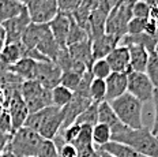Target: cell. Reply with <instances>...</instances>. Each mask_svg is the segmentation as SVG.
Listing matches in <instances>:
<instances>
[{"label":"cell","mask_w":158,"mask_h":157,"mask_svg":"<svg viewBox=\"0 0 158 157\" xmlns=\"http://www.w3.org/2000/svg\"><path fill=\"white\" fill-rule=\"evenodd\" d=\"M112 141L130 146L146 157H158V138L151 133L149 127L143 126L142 129L126 127L123 131L112 134Z\"/></svg>","instance_id":"obj_1"},{"label":"cell","mask_w":158,"mask_h":157,"mask_svg":"<svg viewBox=\"0 0 158 157\" xmlns=\"http://www.w3.org/2000/svg\"><path fill=\"white\" fill-rule=\"evenodd\" d=\"M110 107L117 115L118 120L126 124L130 129H142V112H143V103L138 99L131 96L130 93L123 94L118 99L110 101Z\"/></svg>","instance_id":"obj_2"},{"label":"cell","mask_w":158,"mask_h":157,"mask_svg":"<svg viewBox=\"0 0 158 157\" xmlns=\"http://www.w3.org/2000/svg\"><path fill=\"white\" fill-rule=\"evenodd\" d=\"M42 142L44 138L37 131L23 126L12 133L7 149L15 157H37Z\"/></svg>","instance_id":"obj_3"},{"label":"cell","mask_w":158,"mask_h":157,"mask_svg":"<svg viewBox=\"0 0 158 157\" xmlns=\"http://www.w3.org/2000/svg\"><path fill=\"white\" fill-rule=\"evenodd\" d=\"M132 18V3L131 2L121 6H114L106 18L105 33L123 38L127 34L128 23Z\"/></svg>","instance_id":"obj_4"},{"label":"cell","mask_w":158,"mask_h":157,"mask_svg":"<svg viewBox=\"0 0 158 157\" xmlns=\"http://www.w3.org/2000/svg\"><path fill=\"white\" fill-rule=\"evenodd\" d=\"M154 85L151 83L150 78L147 77L146 73H132L128 74V87L127 91L134 96L135 99H138L140 103H147V101L153 100V94H154Z\"/></svg>","instance_id":"obj_5"},{"label":"cell","mask_w":158,"mask_h":157,"mask_svg":"<svg viewBox=\"0 0 158 157\" xmlns=\"http://www.w3.org/2000/svg\"><path fill=\"white\" fill-rule=\"evenodd\" d=\"M26 8L33 23L40 25H48L59 12L57 0H34Z\"/></svg>","instance_id":"obj_6"},{"label":"cell","mask_w":158,"mask_h":157,"mask_svg":"<svg viewBox=\"0 0 158 157\" xmlns=\"http://www.w3.org/2000/svg\"><path fill=\"white\" fill-rule=\"evenodd\" d=\"M63 71L53 62H37L34 79L48 90L55 89L60 85V78Z\"/></svg>","instance_id":"obj_7"},{"label":"cell","mask_w":158,"mask_h":157,"mask_svg":"<svg viewBox=\"0 0 158 157\" xmlns=\"http://www.w3.org/2000/svg\"><path fill=\"white\" fill-rule=\"evenodd\" d=\"M30 23H31V19L29 17L27 8L16 18H12L10 21L4 22L2 25V28L4 29V33H6V44L21 42L22 36H23L25 30L27 29V26Z\"/></svg>","instance_id":"obj_8"},{"label":"cell","mask_w":158,"mask_h":157,"mask_svg":"<svg viewBox=\"0 0 158 157\" xmlns=\"http://www.w3.org/2000/svg\"><path fill=\"white\" fill-rule=\"evenodd\" d=\"M91 104H93V101H91L90 99H87V97H82V96H79V94L74 93V97H72V100L70 101V104H67L64 108H61L63 112H64L63 129L71 126V124H74L75 122H77L78 117L81 116L82 113L91 105Z\"/></svg>","instance_id":"obj_9"},{"label":"cell","mask_w":158,"mask_h":157,"mask_svg":"<svg viewBox=\"0 0 158 157\" xmlns=\"http://www.w3.org/2000/svg\"><path fill=\"white\" fill-rule=\"evenodd\" d=\"M121 42V37L113 34H102L100 37L94 38L91 41V52H93L94 60L100 59H106V56L110 53L116 47H118Z\"/></svg>","instance_id":"obj_10"},{"label":"cell","mask_w":158,"mask_h":157,"mask_svg":"<svg viewBox=\"0 0 158 157\" xmlns=\"http://www.w3.org/2000/svg\"><path fill=\"white\" fill-rule=\"evenodd\" d=\"M106 62L109 63L112 73H123L130 74L132 73L130 63V51L126 45H118L106 56Z\"/></svg>","instance_id":"obj_11"},{"label":"cell","mask_w":158,"mask_h":157,"mask_svg":"<svg viewBox=\"0 0 158 157\" xmlns=\"http://www.w3.org/2000/svg\"><path fill=\"white\" fill-rule=\"evenodd\" d=\"M70 15L71 14L59 11L57 15L48 23L53 38L61 48L67 47V37L68 32H70Z\"/></svg>","instance_id":"obj_12"},{"label":"cell","mask_w":158,"mask_h":157,"mask_svg":"<svg viewBox=\"0 0 158 157\" xmlns=\"http://www.w3.org/2000/svg\"><path fill=\"white\" fill-rule=\"evenodd\" d=\"M106 82V103L118 99L120 96L127 93L128 87V74L123 73H112L105 79Z\"/></svg>","instance_id":"obj_13"},{"label":"cell","mask_w":158,"mask_h":157,"mask_svg":"<svg viewBox=\"0 0 158 157\" xmlns=\"http://www.w3.org/2000/svg\"><path fill=\"white\" fill-rule=\"evenodd\" d=\"M75 148L78 150L79 157H90L95 153L94 149V142H93V127L87 126V124H82L81 134L77 138L74 143Z\"/></svg>","instance_id":"obj_14"},{"label":"cell","mask_w":158,"mask_h":157,"mask_svg":"<svg viewBox=\"0 0 158 157\" xmlns=\"http://www.w3.org/2000/svg\"><path fill=\"white\" fill-rule=\"evenodd\" d=\"M98 123H102V124H106V126L110 127L112 130V134H116V133H120L126 129V124H123L118 120L117 115L114 113V111L112 109L110 104L104 101L98 105Z\"/></svg>","instance_id":"obj_15"},{"label":"cell","mask_w":158,"mask_h":157,"mask_svg":"<svg viewBox=\"0 0 158 157\" xmlns=\"http://www.w3.org/2000/svg\"><path fill=\"white\" fill-rule=\"evenodd\" d=\"M49 32V25H40V23H31L27 26L25 30L23 36H22L21 42L25 45L27 49H35L40 41L42 40L45 34Z\"/></svg>","instance_id":"obj_16"},{"label":"cell","mask_w":158,"mask_h":157,"mask_svg":"<svg viewBox=\"0 0 158 157\" xmlns=\"http://www.w3.org/2000/svg\"><path fill=\"white\" fill-rule=\"evenodd\" d=\"M126 47H128V51H130L131 70L136 71V73H146L150 52L142 45H136V44L126 45Z\"/></svg>","instance_id":"obj_17"},{"label":"cell","mask_w":158,"mask_h":157,"mask_svg":"<svg viewBox=\"0 0 158 157\" xmlns=\"http://www.w3.org/2000/svg\"><path fill=\"white\" fill-rule=\"evenodd\" d=\"M63 123H64V112H63V109H59L57 112L53 113V115L45 122V124L41 127L38 134L44 139L53 141L56 137L59 135L60 130L63 129Z\"/></svg>","instance_id":"obj_18"},{"label":"cell","mask_w":158,"mask_h":157,"mask_svg":"<svg viewBox=\"0 0 158 157\" xmlns=\"http://www.w3.org/2000/svg\"><path fill=\"white\" fill-rule=\"evenodd\" d=\"M68 52H70V55L74 60L83 63L87 67V70L91 68V66L94 63L93 52H91V40L71 45V47H68Z\"/></svg>","instance_id":"obj_19"},{"label":"cell","mask_w":158,"mask_h":157,"mask_svg":"<svg viewBox=\"0 0 158 157\" xmlns=\"http://www.w3.org/2000/svg\"><path fill=\"white\" fill-rule=\"evenodd\" d=\"M35 67H37V62L33 60L30 57H23L15 64L10 66V73L19 78L22 81H31L34 79L35 75Z\"/></svg>","instance_id":"obj_20"},{"label":"cell","mask_w":158,"mask_h":157,"mask_svg":"<svg viewBox=\"0 0 158 157\" xmlns=\"http://www.w3.org/2000/svg\"><path fill=\"white\" fill-rule=\"evenodd\" d=\"M26 10V7L18 0H0V25L16 18Z\"/></svg>","instance_id":"obj_21"},{"label":"cell","mask_w":158,"mask_h":157,"mask_svg":"<svg viewBox=\"0 0 158 157\" xmlns=\"http://www.w3.org/2000/svg\"><path fill=\"white\" fill-rule=\"evenodd\" d=\"M57 111H59V108H56V107H48L41 111H37V112H34V113H30V115L27 116V119H26L25 127L31 129L38 133L40 130H41V127L45 124V122H47L53 113L57 112Z\"/></svg>","instance_id":"obj_22"},{"label":"cell","mask_w":158,"mask_h":157,"mask_svg":"<svg viewBox=\"0 0 158 157\" xmlns=\"http://www.w3.org/2000/svg\"><path fill=\"white\" fill-rule=\"evenodd\" d=\"M26 48L22 42H15V44H6L4 49H3L0 59L4 62L7 66H12L16 62L25 57Z\"/></svg>","instance_id":"obj_23"},{"label":"cell","mask_w":158,"mask_h":157,"mask_svg":"<svg viewBox=\"0 0 158 157\" xmlns=\"http://www.w3.org/2000/svg\"><path fill=\"white\" fill-rule=\"evenodd\" d=\"M98 149L104 150V152H106L108 155H110L113 157H146V156L140 155V153H138L132 148H130V146L114 142V141H110L109 143H106L102 148H98Z\"/></svg>","instance_id":"obj_24"},{"label":"cell","mask_w":158,"mask_h":157,"mask_svg":"<svg viewBox=\"0 0 158 157\" xmlns=\"http://www.w3.org/2000/svg\"><path fill=\"white\" fill-rule=\"evenodd\" d=\"M87 40H90V36L86 32V29L82 28L71 14L70 15V32H68V37H67V47H71L74 44L83 42Z\"/></svg>","instance_id":"obj_25"},{"label":"cell","mask_w":158,"mask_h":157,"mask_svg":"<svg viewBox=\"0 0 158 157\" xmlns=\"http://www.w3.org/2000/svg\"><path fill=\"white\" fill-rule=\"evenodd\" d=\"M51 93H52V103H53V107L59 108V109H61V108H64L67 104H70V101L72 100V97H74V91L67 89V87H64V86H61V85H59L55 89H52Z\"/></svg>","instance_id":"obj_26"},{"label":"cell","mask_w":158,"mask_h":157,"mask_svg":"<svg viewBox=\"0 0 158 157\" xmlns=\"http://www.w3.org/2000/svg\"><path fill=\"white\" fill-rule=\"evenodd\" d=\"M112 141V130L109 126L102 123H98L93 127V142L98 148H102L104 145Z\"/></svg>","instance_id":"obj_27"},{"label":"cell","mask_w":158,"mask_h":157,"mask_svg":"<svg viewBox=\"0 0 158 157\" xmlns=\"http://www.w3.org/2000/svg\"><path fill=\"white\" fill-rule=\"evenodd\" d=\"M90 99L93 103L101 104L106 99V82L105 79L94 78L90 85Z\"/></svg>","instance_id":"obj_28"},{"label":"cell","mask_w":158,"mask_h":157,"mask_svg":"<svg viewBox=\"0 0 158 157\" xmlns=\"http://www.w3.org/2000/svg\"><path fill=\"white\" fill-rule=\"evenodd\" d=\"M44 89L45 87H42L35 79H31V81H23V82L21 83L19 91H21L22 99H23L26 103V101H29L30 99H33V97H35L38 93H41Z\"/></svg>","instance_id":"obj_29"},{"label":"cell","mask_w":158,"mask_h":157,"mask_svg":"<svg viewBox=\"0 0 158 157\" xmlns=\"http://www.w3.org/2000/svg\"><path fill=\"white\" fill-rule=\"evenodd\" d=\"M98 105H100V104L93 103L81 116L78 117L75 123L81 124V126L82 124H87V126H91V127H94L95 124H98Z\"/></svg>","instance_id":"obj_30"},{"label":"cell","mask_w":158,"mask_h":157,"mask_svg":"<svg viewBox=\"0 0 158 157\" xmlns=\"http://www.w3.org/2000/svg\"><path fill=\"white\" fill-rule=\"evenodd\" d=\"M90 71H91V74H93V77L98 78V79H106V78L112 74V68L109 66V63L106 62V59L94 60Z\"/></svg>","instance_id":"obj_31"},{"label":"cell","mask_w":158,"mask_h":157,"mask_svg":"<svg viewBox=\"0 0 158 157\" xmlns=\"http://www.w3.org/2000/svg\"><path fill=\"white\" fill-rule=\"evenodd\" d=\"M83 75H79L74 71H63L61 73V78H60V85L67 89H70L72 91L77 90V87L81 83V79Z\"/></svg>","instance_id":"obj_32"},{"label":"cell","mask_w":158,"mask_h":157,"mask_svg":"<svg viewBox=\"0 0 158 157\" xmlns=\"http://www.w3.org/2000/svg\"><path fill=\"white\" fill-rule=\"evenodd\" d=\"M146 74L150 78L151 83L154 87L158 89V53L157 52H151L149 56V63H147Z\"/></svg>","instance_id":"obj_33"},{"label":"cell","mask_w":158,"mask_h":157,"mask_svg":"<svg viewBox=\"0 0 158 157\" xmlns=\"http://www.w3.org/2000/svg\"><path fill=\"white\" fill-rule=\"evenodd\" d=\"M81 130H82L81 124L74 123V124H71V126H68V127H65V129L61 130V131L59 133V135L63 138V141L65 143H74L79 137V134H81Z\"/></svg>","instance_id":"obj_34"},{"label":"cell","mask_w":158,"mask_h":157,"mask_svg":"<svg viewBox=\"0 0 158 157\" xmlns=\"http://www.w3.org/2000/svg\"><path fill=\"white\" fill-rule=\"evenodd\" d=\"M93 79H94V77H93V74H91V71L90 70L86 71L85 75L82 77L79 86L77 87V90H75L74 93L79 94V96H82V97H87V99H90V85H91V81Z\"/></svg>","instance_id":"obj_35"},{"label":"cell","mask_w":158,"mask_h":157,"mask_svg":"<svg viewBox=\"0 0 158 157\" xmlns=\"http://www.w3.org/2000/svg\"><path fill=\"white\" fill-rule=\"evenodd\" d=\"M37 157H60V155H59V149L53 141L44 139V142L40 146Z\"/></svg>","instance_id":"obj_36"},{"label":"cell","mask_w":158,"mask_h":157,"mask_svg":"<svg viewBox=\"0 0 158 157\" xmlns=\"http://www.w3.org/2000/svg\"><path fill=\"white\" fill-rule=\"evenodd\" d=\"M151 7L146 2H135L132 3V17L139 19H149Z\"/></svg>","instance_id":"obj_37"},{"label":"cell","mask_w":158,"mask_h":157,"mask_svg":"<svg viewBox=\"0 0 158 157\" xmlns=\"http://www.w3.org/2000/svg\"><path fill=\"white\" fill-rule=\"evenodd\" d=\"M147 21L149 19H139V18H132L128 23L127 28V34L135 36V34H142L144 33V29H146Z\"/></svg>","instance_id":"obj_38"},{"label":"cell","mask_w":158,"mask_h":157,"mask_svg":"<svg viewBox=\"0 0 158 157\" xmlns=\"http://www.w3.org/2000/svg\"><path fill=\"white\" fill-rule=\"evenodd\" d=\"M82 0H57V8L60 12L65 14H74L81 7Z\"/></svg>","instance_id":"obj_39"},{"label":"cell","mask_w":158,"mask_h":157,"mask_svg":"<svg viewBox=\"0 0 158 157\" xmlns=\"http://www.w3.org/2000/svg\"><path fill=\"white\" fill-rule=\"evenodd\" d=\"M57 149H59L60 157H79L77 148H75L74 145H71V143L64 142V143H61V145H59Z\"/></svg>","instance_id":"obj_40"},{"label":"cell","mask_w":158,"mask_h":157,"mask_svg":"<svg viewBox=\"0 0 158 157\" xmlns=\"http://www.w3.org/2000/svg\"><path fill=\"white\" fill-rule=\"evenodd\" d=\"M0 131L12 135V124H11V117L8 112L6 111L2 116H0Z\"/></svg>","instance_id":"obj_41"},{"label":"cell","mask_w":158,"mask_h":157,"mask_svg":"<svg viewBox=\"0 0 158 157\" xmlns=\"http://www.w3.org/2000/svg\"><path fill=\"white\" fill-rule=\"evenodd\" d=\"M153 104H154V120H153V127H151V133L154 135H158V89L154 90L153 94Z\"/></svg>","instance_id":"obj_42"},{"label":"cell","mask_w":158,"mask_h":157,"mask_svg":"<svg viewBox=\"0 0 158 157\" xmlns=\"http://www.w3.org/2000/svg\"><path fill=\"white\" fill-rule=\"evenodd\" d=\"M149 19L153 22V23H156V26L158 28V7H151Z\"/></svg>","instance_id":"obj_43"},{"label":"cell","mask_w":158,"mask_h":157,"mask_svg":"<svg viewBox=\"0 0 158 157\" xmlns=\"http://www.w3.org/2000/svg\"><path fill=\"white\" fill-rule=\"evenodd\" d=\"M132 0H113V7L114 6H121V4H126V3H130Z\"/></svg>","instance_id":"obj_44"},{"label":"cell","mask_w":158,"mask_h":157,"mask_svg":"<svg viewBox=\"0 0 158 157\" xmlns=\"http://www.w3.org/2000/svg\"><path fill=\"white\" fill-rule=\"evenodd\" d=\"M4 47H6V38L4 37H0V55H2L3 49H4Z\"/></svg>","instance_id":"obj_45"},{"label":"cell","mask_w":158,"mask_h":157,"mask_svg":"<svg viewBox=\"0 0 158 157\" xmlns=\"http://www.w3.org/2000/svg\"><path fill=\"white\" fill-rule=\"evenodd\" d=\"M146 3L150 7H158V0H146Z\"/></svg>","instance_id":"obj_46"},{"label":"cell","mask_w":158,"mask_h":157,"mask_svg":"<svg viewBox=\"0 0 158 157\" xmlns=\"http://www.w3.org/2000/svg\"><path fill=\"white\" fill-rule=\"evenodd\" d=\"M97 152H98V155H100V157H113V156L108 155L106 152H104V150H100V149H97Z\"/></svg>","instance_id":"obj_47"},{"label":"cell","mask_w":158,"mask_h":157,"mask_svg":"<svg viewBox=\"0 0 158 157\" xmlns=\"http://www.w3.org/2000/svg\"><path fill=\"white\" fill-rule=\"evenodd\" d=\"M6 111H7V109H6V105L3 103H0V116H2L3 113L6 112Z\"/></svg>","instance_id":"obj_48"},{"label":"cell","mask_w":158,"mask_h":157,"mask_svg":"<svg viewBox=\"0 0 158 157\" xmlns=\"http://www.w3.org/2000/svg\"><path fill=\"white\" fill-rule=\"evenodd\" d=\"M0 37H4V38H6V33H4V29L2 28V25H0Z\"/></svg>","instance_id":"obj_49"},{"label":"cell","mask_w":158,"mask_h":157,"mask_svg":"<svg viewBox=\"0 0 158 157\" xmlns=\"http://www.w3.org/2000/svg\"><path fill=\"white\" fill-rule=\"evenodd\" d=\"M154 52H157V53H158V42H157V45H156V49H154Z\"/></svg>","instance_id":"obj_50"},{"label":"cell","mask_w":158,"mask_h":157,"mask_svg":"<svg viewBox=\"0 0 158 157\" xmlns=\"http://www.w3.org/2000/svg\"><path fill=\"white\" fill-rule=\"evenodd\" d=\"M109 2H112V3H113V0H109Z\"/></svg>","instance_id":"obj_51"},{"label":"cell","mask_w":158,"mask_h":157,"mask_svg":"<svg viewBox=\"0 0 158 157\" xmlns=\"http://www.w3.org/2000/svg\"><path fill=\"white\" fill-rule=\"evenodd\" d=\"M157 138H158V135H157Z\"/></svg>","instance_id":"obj_52"}]
</instances>
